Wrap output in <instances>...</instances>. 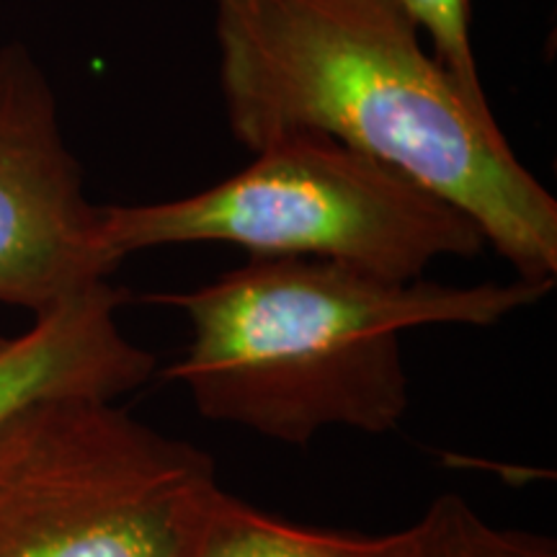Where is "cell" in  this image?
<instances>
[{
  "instance_id": "1",
  "label": "cell",
  "mask_w": 557,
  "mask_h": 557,
  "mask_svg": "<svg viewBox=\"0 0 557 557\" xmlns=\"http://www.w3.org/2000/svg\"><path fill=\"white\" fill-rule=\"evenodd\" d=\"M227 124L259 152L299 132L393 165L462 212L517 278L555 287L557 199L395 0H212Z\"/></svg>"
},
{
  "instance_id": "2",
  "label": "cell",
  "mask_w": 557,
  "mask_h": 557,
  "mask_svg": "<svg viewBox=\"0 0 557 557\" xmlns=\"http://www.w3.org/2000/svg\"><path fill=\"white\" fill-rule=\"evenodd\" d=\"M553 287L395 282L318 259H250L189 292L148 295L189 318L184 357L163 372L199 416L305 447L325 429L382 436L410 408L403 333L491 329Z\"/></svg>"
},
{
  "instance_id": "3",
  "label": "cell",
  "mask_w": 557,
  "mask_h": 557,
  "mask_svg": "<svg viewBox=\"0 0 557 557\" xmlns=\"http://www.w3.org/2000/svg\"><path fill=\"white\" fill-rule=\"evenodd\" d=\"M101 230L122 261L137 250L225 243L250 259L333 261L395 282L485 248L462 212L406 173L312 132L274 139L248 169L191 197L101 207Z\"/></svg>"
},
{
  "instance_id": "4",
  "label": "cell",
  "mask_w": 557,
  "mask_h": 557,
  "mask_svg": "<svg viewBox=\"0 0 557 557\" xmlns=\"http://www.w3.org/2000/svg\"><path fill=\"white\" fill-rule=\"evenodd\" d=\"M218 491L205 449L114 400L34 403L0 426V557H186Z\"/></svg>"
},
{
  "instance_id": "5",
  "label": "cell",
  "mask_w": 557,
  "mask_h": 557,
  "mask_svg": "<svg viewBox=\"0 0 557 557\" xmlns=\"http://www.w3.org/2000/svg\"><path fill=\"white\" fill-rule=\"evenodd\" d=\"M122 259L60 129L45 70L24 45L0 50V305L45 312L107 282Z\"/></svg>"
},
{
  "instance_id": "6",
  "label": "cell",
  "mask_w": 557,
  "mask_h": 557,
  "mask_svg": "<svg viewBox=\"0 0 557 557\" xmlns=\"http://www.w3.org/2000/svg\"><path fill=\"white\" fill-rule=\"evenodd\" d=\"M127 299L107 278L37 312L29 331L0 338V426L41 400H116L143 387L156 374V357L124 336Z\"/></svg>"
},
{
  "instance_id": "7",
  "label": "cell",
  "mask_w": 557,
  "mask_h": 557,
  "mask_svg": "<svg viewBox=\"0 0 557 557\" xmlns=\"http://www.w3.org/2000/svg\"><path fill=\"white\" fill-rule=\"evenodd\" d=\"M406 529L385 534L308 527L214 493L186 557H400Z\"/></svg>"
},
{
  "instance_id": "8",
  "label": "cell",
  "mask_w": 557,
  "mask_h": 557,
  "mask_svg": "<svg viewBox=\"0 0 557 557\" xmlns=\"http://www.w3.org/2000/svg\"><path fill=\"white\" fill-rule=\"evenodd\" d=\"M403 529L400 557H557L553 537L493 524L459 493H438Z\"/></svg>"
},
{
  "instance_id": "9",
  "label": "cell",
  "mask_w": 557,
  "mask_h": 557,
  "mask_svg": "<svg viewBox=\"0 0 557 557\" xmlns=\"http://www.w3.org/2000/svg\"><path fill=\"white\" fill-rule=\"evenodd\" d=\"M395 3L431 41V54L475 99L487 101L470 41V0H395Z\"/></svg>"
}]
</instances>
